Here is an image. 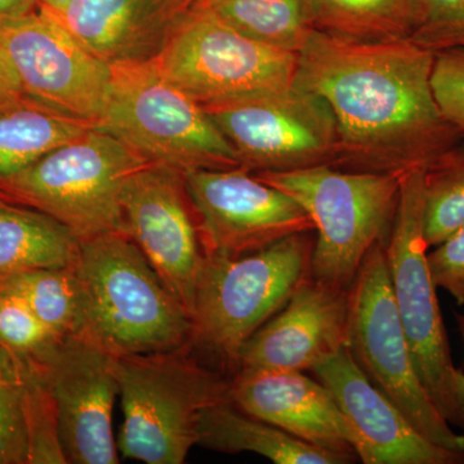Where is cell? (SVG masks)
Here are the masks:
<instances>
[{"label": "cell", "mask_w": 464, "mask_h": 464, "mask_svg": "<svg viewBox=\"0 0 464 464\" xmlns=\"http://www.w3.org/2000/svg\"><path fill=\"white\" fill-rule=\"evenodd\" d=\"M435 54L405 41L357 43L314 32L295 84L319 94L337 121L335 168L401 176L463 141L433 94Z\"/></svg>", "instance_id": "obj_1"}, {"label": "cell", "mask_w": 464, "mask_h": 464, "mask_svg": "<svg viewBox=\"0 0 464 464\" xmlns=\"http://www.w3.org/2000/svg\"><path fill=\"white\" fill-rule=\"evenodd\" d=\"M83 332L115 356L191 346L188 308L123 231L79 240L74 264Z\"/></svg>", "instance_id": "obj_2"}, {"label": "cell", "mask_w": 464, "mask_h": 464, "mask_svg": "<svg viewBox=\"0 0 464 464\" xmlns=\"http://www.w3.org/2000/svg\"><path fill=\"white\" fill-rule=\"evenodd\" d=\"M191 346L118 356L116 377L124 422L116 445L128 459L182 464L199 442L201 415L230 400V380L201 364Z\"/></svg>", "instance_id": "obj_3"}, {"label": "cell", "mask_w": 464, "mask_h": 464, "mask_svg": "<svg viewBox=\"0 0 464 464\" xmlns=\"http://www.w3.org/2000/svg\"><path fill=\"white\" fill-rule=\"evenodd\" d=\"M315 231L248 255L207 257L191 310V347L235 365L244 344L311 276Z\"/></svg>", "instance_id": "obj_4"}, {"label": "cell", "mask_w": 464, "mask_h": 464, "mask_svg": "<svg viewBox=\"0 0 464 464\" xmlns=\"http://www.w3.org/2000/svg\"><path fill=\"white\" fill-rule=\"evenodd\" d=\"M297 201L315 227L311 276L348 289L366 256L387 244L398 207L400 176L332 166L255 173Z\"/></svg>", "instance_id": "obj_5"}, {"label": "cell", "mask_w": 464, "mask_h": 464, "mask_svg": "<svg viewBox=\"0 0 464 464\" xmlns=\"http://www.w3.org/2000/svg\"><path fill=\"white\" fill-rule=\"evenodd\" d=\"M111 67L99 130L149 163L181 172L240 167L206 109L166 78L155 61Z\"/></svg>", "instance_id": "obj_6"}, {"label": "cell", "mask_w": 464, "mask_h": 464, "mask_svg": "<svg viewBox=\"0 0 464 464\" xmlns=\"http://www.w3.org/2000/svg\"><path fill=\"white\" fill-rule=\"evenodd\" d=\"M424 237V169L400 176L398 207L386 244L391 285L420 380L441 417L464 431V372L451 357Z\"/></svg>", "instance_id": "obj_7"}, {"label": "cell", "mask_w": 464, "mask_h": 464, "mask_svg": "<svg viewBox=\"0 0 464 464\" xmlns=\"http://www.w3.org/2000/svg\"><path fill=\"white\" fill-rule=\"evenodd\" d=\"M149 161L94 125L0 181V195L66 226L79 240L125 232V182Z\"/></svg>", "instance_id": "obj_8"}, {"label": "cell", "mask_w": 464, "mask_h": 464, "mask_svg": "<svg viewBox=\"0 0 464 464\" xmlns=\"http://www.w3.org/2000/svg\"><path fill=\"white\" fill-rule=\"evenodd\" d=\"M346 347L366 378L418 432L439 447L464 454V432L441 417L415 369L393 297L386 244L369 252L348 288Z\"/></svg>", "instance_id": "obj_9"}, {"label": "cell", "mask_w": 464, "mask_h": 464, "mask_svg": "<svg viewBox=\"0 0 464 464\" xmlns=\"http://www.w3.org/2000/svg\"><path fill=\"white\" fill-rule=\"evenodd\" d=\"M203 108L255 99L295 84L298 54L262 44L191 7L155 60Z\"/></svg>", "instance_id": "obj_10"}, {"label": "cell", "mask_w": 464, "mask_h": 464, "mask_svg": "<svg viewBox=\"0 0 464 464\" xmlns=\"http://www.w3.org/2000/svg\"><path fill=\"white\" fill-rule=\"evenodd\" d=\"M206 111L249 172H290L335 166L337 121L319 94L293 84Z\"/></svg>", "instance_id": "obj_11"}, {"label": "cell", "mask_w": 464, "mask_h": 464, "mask_svg": "<svg viewBox=\"0 0 464 464\" xmlns=\"http://www.w3.org/2000/svg\"><path fill=\"white\" fill-rule=\"evenodd\" d=\"M0 48L25 96L63 114L99 123L112 67L84 47L56 17L38 8L2 21Z\"/></svg>", "instance_id": "obj_12"}, {"label": "cell", "mask_w": 464, "mask_h": 464, "mask_svg": "<svg viewBox=\"0 0 464 464\" xmlns=\"http://www.w3.org/2000/svg\"><path fill=\"white\" fill-rule=\"evenodd\" d=\"M208 257L257 252L315 231L297 201L243 167L183 172Z\"/></svg>", "instance_id": "obj_13"}, {"label": "cell", "mask_w": 464, "mask_h": 464, "mask_svg": "<svg viewBox=\"0 0 464 464\" xmlns=\"http://www.w3.org/2000/svg\"><path fill=\"white\" fill-rule=\"evenodd\" d=\"M121 209L125 234L191 316L208 256L183 172L142 167L125 182Z\"/></svg>", "instance_id": "obj_14"}, {"label": "cell", "mask_w": 464, "mask_h": 464, "mask_svg": "<svg viewBox=\"0 0 464 464\" xmlns=\"http://www.w3.org/2000/svg\"><path fill=\"white\" fill-rule=\"evenodd\" d=\"M116 359L85 335L57 341L38 360L57 409L67 463L116 464L112 413L119 383Z\"/></svg>", "instance_id": "obj_15"}, {"label": "cell", "mask_w": 464, "mask_h": 464, "mask_svg": "<svg viewBox=\"0 0 464 464\" xmlns=\"http://www.w3.org/2000/svg\"><path fill=\"white\" fill-rule=\"evenodd\" d=\"M340 405L364 464H462L464 454L424 438L401 411L366 378L347 347L313 369Z\"/></svg>", "instance_id": "obj_16"}, {"label": "cell", "mask_w": 464, "mask_h": 464, "mask_svg": "<svg viewBox=\"0 0 464 464\" xmlns=\"http://www.w3.org/2000/svg\"><path fill=\"white\" fill-rule=\"evenodd\" d=\"M348 289L313 276L244 344L237 369L313 372L347 346Z\"/></svg>", "instance_id": "obj_17"}, {"label": "cell", "mask_w": 464, "mask_h": 464, "mask_svg": "<svg viewBox=\"0 0 464 464\" xmlns=\"http://www.w3.org/2000/svg\"><path fill=\"white\" fill-rule=\"evenodd\" d=\"M228 398L244 413L279 427L301 441L356 456V438L328 387L298 371L239 369Z\"/></svg>", "instance_id": "obj_18"}, {"label": "cell", "mask_w": 464, "mask_h": 464, "mask_svg": "<svg viewBox=\"0 0 464 464\" xmlns=\"http://www.w3.org/2000/svg\"><path fill=\"white\" fill-rule=\"evenodd\" d=\"M191 7L190 0H72L51 14L115 66L157 60Z\"/></svg>", "instance_id": "obj_19"}, {"label": "cell", "mask_w": 464, "mask_h": 464, "mask_svg": "<svg viewBox=\"0 0 464 464\" xmlns=\"http://www.w3.org/2000/svg\"><path fill=\"white\" fill-rule=\"evenodd\" d=\"M198 445L221 453H256L276 464H348L356 459L306 444L244 413L230 400L209 406L201 415Z\"/></svg>", "instance_id": "obj_20"}, {"label": "cell", "mask_w": 464, "mask_h": 464, "mask_svg": "<svg viewBox=\"0 0 464 464\" xmlns=\"http://www.w3.org/2000/svg\"><path fill=\"white\" fill-rule=\"evenodd\" d=\"M79 239L52 217L0 195V282L38 268L74 264Z\"/></svg>", "instance_id": "obj_21"}, {"label": "cell", "mask_w": 464, "mask_h": 464, "mask_svg": "<svg viewBox=\"0 0 464 464\" xmlns=\"http://www.w3.org/2000/svg\"><path fill=\"white\" fill-rule=\"evenodd\" d=\"M93 127L27 96L0 106V181Z\"/></svg>", "instance_id": "obj_22"}, {"label": "cell", "mask_w": 464, "mask_h": 464, "mask_svg": "<svg viewBox=\"0 0 464 464\" xmlns=\"http://www.w3.org/2000/svg\"><path fill=\"white\" fill-rule=\"evenodd\" d=\"M194 7L275 50L299 53L315 32L311 0H206Z\"/></svg>", "instance_id": "obj_23"}, {"label": "cell", "mask_w": 464, "mask_h": 464, "mask_svg": "<svg viewBox=\"0 0 464 464\" xmlns=\"http://www.w3.org/2000/svg\"><path fill=\"white\" fill-rule=\"evenodd\" d=\"M316 32L357 43L405 41L417 23V0H311Z\"/></svg>", "instance_id": "obj_24"}, {"label": "cell", "mask_w": 464, "mask_h": 464, "mask_svg": "<svg viewBox=\"0 0 464 464\" xmlns=\"http://www.w3.org/2000/svg\"><path fill=\"white\" fill-rule=\"evenodd\" d=\"M0 288L23 299L57 340L83 332L81 297L72 266L17 274L0 282Z\"/></svg>", "instance_id": "obj_25"}, {"label": "cell", "mask_w": 464, "mask_h": 464, "mask_svg": "<svg viewBox=\"0 0 464 464\" xmlns=\"http://www.w3.org/2000/svg\"><path fill=\"white\" fill-rule=\"evenodd\" d=\"M464 225V140L424 169V237L436 246Z\"/></svg>", "instance_id": "obj_26"}, {"label": "cell", "mask_w": 464, "mask_h": 464, "mask_svg": "<svg viewBox=\"0 0 464 464\" xmlns=\"http://www.w3.org/2000/svg\"><path fill=\"white\" fill-rule=\"evenodd\" d=\"M20 371L24 409L29 431V463L66 464L65 453L61 444L56 404L41 368Z\"/></svg>", "instance_id": "obj_27"}, {"label": "cell", "mask_w": 464, "mask_h": 464, "mask_svg": "<svg viewBox=\"0 0 464 464\" xmlns=\"http://www.w3.org/2000/svg\"><path fill=\"white\" fill-rule=\"evenodd\" d=\"M57 341L23 299L0 288V346L16 357L41 360Z\"/></svg>", "instance_id": "obj_28"}, {"label": "cell", "mask_w": 464, "mask_h": 464, "mask_svg": "<svg viewBox=\"0 0 464 464\" xmlns=\"http://www.w3.org/2000/svg\"><path fill=\"white\" fill-rule=\"evenodd\" d=\"M409 41L432 54L464 50V0H417Z\"/></svg>", "instance_id": "obj_29"}, {"label": "cell", "mask_w": 464, "mask_h": 464, "mask_svg": "<svg viewBox=\"0 0 464 464\" xmlns=\"http://www.w3.org/2000/svg\"><path fill=\"white\" fill-rule=\"evenodd\" d=\"M431 83L442 115L464 139V50L433 56Z\"/></svg>", "instance_id": "obj_30"}, {"label": "cell", "mask_w": 464, "mask_h": 464, "mask_svg": "<svg viewBox=\"0 0 464 464\" xmlns=\"http://www.w3.org/2000/svg\"><path fill=\"white\" fill-rule=\"evenodd\" d=\"M29 431L20 378L0 387V464L29 463Z\"/></svg>", "instance_id": "obj_31"}, {"label": "cell", "mask_w": 464, "mask_h": 464, "mask_svg": "<svg viewBox=\"0 0 464 464\" xmlns=\"http://www.w3.org/2000/svg\"><path fill=\"white\" fill-rule=\"evenodd\" d=\"M427 262L436 288L464 306V225L427 253Z\"/></svg>", "instance_id": "obj_32"}, {"label": "cell", "mask_w": 464, "mask_h": 464, "mask_svg": "<svg viewBox=\"0 0 464 464\" xmlns=\"http://www.w3.org/2000/svg\"><path fill=\"white\" fill-rule=\"evenodd\" d=\"M25 96L14 67L0 48V106Z\"/></svg>", "instance_id": "obj_33"}, {"label": "cell", "mask_w": 464, "mask_h": 464, "mask_svg": "<svg viewBox=\"0 0 464 464\" xmlns=\"http://www.w3.org/2000/svg\"><path fill=\"white\" fill-rule=\"evenodd\" d=\"M39 8V0H0V23Z\"/></svg>", "instance_id": "obj_34"}, {"label": "cell", "mask_w": 464, "mask_h": 464, "mask_svg": "<svg viewBox=\"0 0 464 464\" xmlns=\"http://www.w3.org/2000/svg\"><path fill=\"white\" fill-rule=\"evenodd\" d=\"M20 378L16 356L0 346V387L16 383Z\"/></svg>", "instance_id": "obj_35"}, {"label": "cell", "mask_w": 464, "mask_h": 464, "mask_svg": "<svg viewBox=\"0 0 464 464\" xmlns=\"http://www.w3.org/2000/svg\"><path fill=\"white\" fill-rule=\"evenodd\" d=\"M72 0H39V8L50 12V14H58L67 7Z\"/></svg>", "instance_id": "obj_36"}, {"label": "cell", "mask_w": 464, "mask_h": 464, "mask_svg": "<svg viewBox=\"0 0 464 464\" xmlns=\"http://www.w3.org/2000/svg\"><path fill=\"white\" fill-rule=\"evenodd\" d=\"M458 326H459V331L462 333V337L464 340V315H457Z\"/></svg>", "instance_id": "obj_37"}, {"label": "cell", "mask_w": 464, "mask_h": 464, "mask_svg": "<svg viewBox=\"0 0 464 464\" xmlns=\"http://www.w3.org/2000/svg\"><path fill=\"white\" fill-rule=\"evenodd\" d=\"M203 2H206V0H190L192 7H194V5H200V3H203Z\"/></svg>", "instance_id": "obj_38"}]
</instances>
